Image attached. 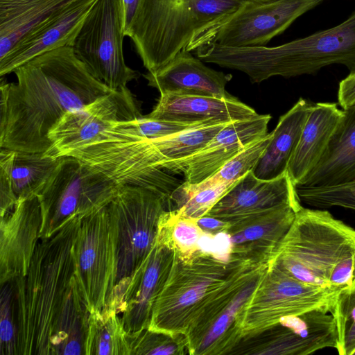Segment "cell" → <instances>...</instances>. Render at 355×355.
<instances>
[{
    "instance_id": "1f68e13d",
    "label": "cell",
    "mask_w": 355,
    "mask_h": 355,
    "mask_svg": "<svg viewBox=\"0 0 355 355\" xmlns=\"http://www.w3.org/2000/svg\"><path fill=\"white\" fill-rule=\"evenodd\" d=\"M234 183H218L191 193H186L176 188L171 198L178 203L180 213L182 216L200 217L206 214Z\"/></svg>"
},
{
    "instance_id": "8d00e7d4",
    "label": "cell",
    "mask_w": 355,
    "mask_h": 355,
    "mask_svg": "<svg viewBox=\"0 0 355 355\" xmlns=\"http://www.w3.org/2000/svg\"><path fill=\"white\" fill-rule=\"evenodd\" d=\"M243 301V298L241 296H238L237 299L230 306L228 313L223 314L217 320L205 339V344H209L223 333L227 327L230 318L236 312Z\"/></svg>"
},
{
    "instance_id": "d6a6232c",
    "label": "cell",
    "mask_w": 355,
    "mask_h": 355,
    "mask_svg": "<svg viewBox=\"0 0 355 355\" xmlns=\"http://www.w3.org/2000/svg\"><path fill=\"white\" fill-rule=\"evenodd\" d=\"M245 1V0H190L196 31L234 12Z\"/></svg>"
},
{
    "instance_id": "d4e9b609",
    "label": "cell",
    "mask_w": 355,
    "mask_h": 355,
    "mask_svg": "<svg viewBox=\"0 0 355 355\" xmlns=\"http://www.w3.org/2000/svg\"><path fill=\"white\" fill-rule=\"evenodd\" d=\"M89 315L74 277L56 322L52 340L53 355L85 354Z\"/></svg>"
},
{
    "instance_id": "60d3db41",
    "label": "cell",
    "mask_w": 355,
    "mask_h": 355,
    "mask_svg": "<svg viewBox=\"0 0 355 355\" xmlns=\"http://www.w3.org/2000/svg\"><path fill=\"white\" fill-rule=\"evenodd\" d=\"M198 225H201L202 227L207 228V229H210V230L219 228L220 227L222 226V225H223V222L216 219L214 217L200 218L198 220Z\"/></svg>"
},
{
    "instance_id": "603a6c76",
    "label": "cell",
    "mask_w": 355,
    "mask_h": 355,
    "mask_svg": "<svg viewBox=\"0 0 355 355\" xmlns=\"http://www.w3.org/2000/svg\"><path fill=\"white\" fill-rule=\"evenodd\" d=\"M314 104L300 98L280 116L272 137L252 170L262 180H273L287 172L291 158L299 143L304 124Z\"/></svg>"
},
{
    "instance_id": "2e32d148",
    "label": "cell",
    "mask_w": 355,
    "mask_h": 355,
    "mask_svg": "<svg viewBox=\"0 0 355 355\" xmlns=\"http://www.w3.org/2000/svg\"><path fill=\"white\" fill-rule=\"evenodd\" d=\"M288 171L273 180L257 178L252 171L239 179L207 213L213 217L250 216L283 207L302 205Z\"/></svg>"
},
{
    "instance_id": "f35d334b",
    "label": "cell",
    "mask_w": 355,
    "mask_h": 355,
    "mask_svg": "<svg viewBox=\"0 0 355 355\" xmlns=\"http://www.w3.org/2000/svg\"><path fill=\"white\" fill-rule=\"evenodd\" d=\"M205 291V286L198 285L189 289L179 299V304L187 306L199 300Z\"/></svg>"
},
{
    "instance_id": "4dcf8cb0",
    "label": "cell",
    "mask_w": 355,
    "mask_h": 355,
    "mask_svg": "<svg viewBox=\"0 0 355 355\" xmlns=\"http://www.w3.org/2000/svg\"><path fill=\"white\" fill-rule=\"evenodd\" d=\"M0 354L17 355L18 316L15 282L1 286Z\"/></svg>"
},
{
    "instance_id": "d590c367",
    "label": "cell",
    "mask_w": 355,
    "mask_h": 355,
    "mask_svg": "<svg viewBox=\"0 0 355 355\" xmlns=\"http://www.w3.org/2000/svg\"><path fill=\"white\" fill-rule=\"evenodd\" d=\"M338 103L343 110L355 105V73H349L339 83Z\"/></svg>"
},
{
    "instance_id": "4fadbf2b",
    "label": "cell",
    "mask_w": 355,
    "mask_h": 355,
    "mask_svg": "<svg viewBox=\"0 0 355 355\" xmlns=\"http://www.w3.org/2000/svg\"><path fill=\"white\" fill-rule=\"evenodd\" d=\"M270 114L228 123L203 148L181 159L167 161L160 169L182 173L184 181L200 183L218 171L248 145L268 134Z\"/></svg>"
},
{
    "instance_id": "74e56055",
    "label": "cell",
    "mask_w": 355,
    "mask_h": 355,
    "mask_svg": "<svg viewBox=\"0 0 355 355\" xmlns=\"http://www.w3.org/2000/svg\"><path fill=\"white\" fill-rule=\"evenodd\" d=\"M231 238L225 233H218L213 237L212 253L220 258L226 257L232 244Z\"/></svg>"
},
{
    "instance_id": "7bdbcfd3",
    "label": "cell",
    "mask_w": 355,
    "mask_h": 355,
    "mask_svg": "<svg viewBox=\"0 0 355 355\" xmlns=\"http://www.w3.org/2000/svg\"><path fill=\"white\" fill-rule=\"evenodd\" d=\"M197 244L202 251L206 252H212L213 237H211L209 235L200 236Z\"/></svg>"
},
{
    "instance_id": "ab89813d",
    "label": "cell",
    "mask_w": 355,
    "mask_h": 355,
    "mask_svg": "<svg viewBox=\"0 0 355 355\" xmlns=\"http://www.w3.org/2000/svg\"><path fill=\"white\" fill-rule=\"evenodd\" d=\"M140 0H121L123 17L124 33L128 31Z\"/></svg>"
},
{
    "instance_id": "ee69618b",
    "label": "cell",
    "mask_w": 355,
    "mask_h": 355,
    "mask_svg": "<svg viewBox=\"0 0 355 355\" xmlns=\"http://www.w3.org/2000/svg\"><path fill=\"white\" fill-rule=\"evenodd\" d=\"M233 243H241L246 241L243 233H239L231 238Z\"/></svg>"
},
{
    "instance_id": "30bf717a",
    "label": "cell",
    "mask_w": 355,
    "mask_h": 355,
    "mask_svg": "<svg viewBox=\"0 0 355 355\" xmlns=\"http://www.w3.org/2000/svg\"><path fill=\"white\" fill-rule=\"evenodd\" d=\"M195 31L190 0H140L125 36L154 73L186 49Z\"/></svg>"
},
{
    "instance_id": "d6986e66",
    "label": "cell",
    "mask_w": 355,
    "mask_h": 355,
    "mask_svg": "<svg viewBox=\"0 0 355 355\" xmlns=\"http://www.w3.org/2000/svg\"><path fill=\"white\" fill-rule=\"evenodd\" d=\"M277 322L275 348L278 354L307 355L337 347L336 322L327 309L286 315Z\"/></svg>"
},
{
    "instance_id": "5b68a950",
    "label": "cell",
    "mask_w": 355,
    "mask_h": 355,
    "mask_svg": "<svg viewBox=\"0 0 355 355\" xmlns=\"http://www.w3.org/2000/svg\"><path fill=\"white\" fill-rule=\"evenodd\" d=\"M208 63L245 73L252 83L272 76L315 75L338 64L355 73V10L340 24L308 36L274 46L231 47L211 44Z\"/></svg>"
},
{
    "instance_id": "277c9868",
    "label": "cell",
    "mask_w": 355,
    "mask_h": 355,
    "mask_svg": "<svg viewBox=\"0 0 355 355\" xmlns=\"http://www.w3.org/2000/svg\"><path fill=\"white\" fill-rule=\"evenodd\" d=\"M277 255L276 268L304 284L341 291L355 282V229L325 209L301 206Z\"/></svg>"
},
{
    "instance_id": "ffe728a7",
    "label": "cell",
    "mask_w": 355,
    "mask_h": 355,
    "mask_svg": "<svg viewBox=\"0 0 355 355\" xmlns=\"http://www.w3.org/2000/svg\"><path fill=\"white\" fill-rule=\"evenodd\" d=\"M343 111L320 162L297 186L327 187L355 181V105Z\"/></svg>"
},
{
    "instance_id": "44dd1931",
    "label": "cell",
    "mask_w": 355,
    "mask_h": 355,
    "mask_svg": "<svg viewBox=\"0 0 355 355\" xmlns=\"http://www.w3.org/2000/svg\"><path fill=\"white\" fill-rule=\"evenodd\" d=\"M163 256L155 241L150 252L130 276L120 306L128 333L148 327L162 277Z\"/></svg>"
},
{
    "instance_id": "ba28073f",
    "label": "cell",
    "mask_w": 355,
    "mask_h": 355,
    "mask_svg": "<svg viewBox=\"0 0 355 355\" xmlns=\"http://www.w3.org/2000/svg\"><path fill=\"white\" fill-rule=\"evenodd\" d=\"M324 1H245L234 12L196 31L186 49L192 52L209 43L231 47L266 46L298 17Z\"/></svg>"
},
{
    "instance_id": "836d02e7",
    "label": "cell",
    "mask_w": 355,
    "mask_h": 355,
    "mask_svg": "<svg viewBox=\"0 0 355 355\" xmlns=\"http://www.w3.org/2000/svg\"><path fill=\"white\" fill-rule=\"evenodd\" d=\"M14 150L1 148L0 150V216L10 212L17 202L11 185L10 169Z\"/></svg>"
},
{
    "instance_id": "e575fe53",
    "label": "cell",
    "mask_w": 355,
    "mask_h": 355,
    "mask_svg": "<svg viewBox=\"0 0 355 355\" xmlns=\"http://www.w3.org/2000/svg\"><path fill=\"white\" fill-rule=\"evenodd\" d=\"M175 227L173 236L176 243L182 248H192L200 238L199 230L189 220L179 221Z\"/></svg>"
},
{
    "instance_id": "b9f144b4",
    "label": "cell",
    "mask_w": 355,
    "mask_h": 355,
    "mask_svg": "<svg viewBox=\"0 0 355 355\" xmlns=\"http://www.w3.org/2000/svg\"><path fill=\"white\" fill-rule=\"evenodd\" d=\"M264 233V229L259 225L247 228L243 234L246 240H255L261 238Z\"/></svg>"
},
{
    "instance_id": "83f0119b",
    "label": "cell",
    "mask_w": 355,
    "mask_h": 355,
    "mask_svg": "<svg viewBox=\"0 0 355 355\" xmlns=\"http://www.w3.org/2000/svg\"><path fill=\"white\" fill-rule=\"evenodd\" d=\"M272 137V131L248 145L206 180L194 184L184 181L178 189L191 193L218 183L235 182L253 169Z\"/></svg>"
},
{
    "instance_id": "8992f818",
    "label": "cell",
    "mask_w": 355,
    "mask_h": 355,
    "mask_svg": "<svg viewBox=\"0 0 355 355\" xmlns=\"http://www.w3.org/2000/svg\"><path fill=\"white\" fill-rule=\"evenodd\" d=\"M164 203L163 198L148 189L121 184L107 205L117 262L114 296H123L130 276L152 249Z\"/></svg>"
},
{
    "instance_id": "9a60e30c",
    "label": "cell",
    "mask_w": 355,
    "mask_h": 355,
    "mask_svg": "<svg viewBox=\"0 0 355 355\" xmlns=\"http://www.w3.org/2000/svg\"><path fill=\"white\" fill-rule=\"evenodd\" d=\"M42 225L37 196L19 198L1 217L0 285L26 275L40 241Z\"/></svg>"
},
{
    "instance_id": "3957f363",
    "label": "cell",
    "mask_w": 355,
    "mask_h": 355,
    "mask_svg": "<svg viewBox=\"0 0 355 355\" xmlns=\"http://www.w3.org/2000/svg\"><path fill=\"white\" fill-rule=\"evenodd\" d=\"M81 216L40 239L26 275L15 279L17 355H53L57 320L74 279L73 245Z\"/></svg>"
},
{
    "instance_id": "4316f807",
    "label": "cell",
    "mask_w": 355,
    "mask_h": 355,
    "mask_svg": "<svg viewBox=\"0 0 355 355\" xmlns=\"http://www.w3.org/2000/svg\"><path fill=\"white\" fill-rule=\"evenodd\" d=\"M60 157L43 153L15 151L10 176L18 199L37 196L59 162Z\"/></svg>"
},
{
    "instance_id": "5bb4252c",
    "label": "cell",
    "mask_w": 355,
    "mask_h": 355,
    "mask_svg": "<svg viewBox=\"0 0 355 355\" xmlns=\"http://www.w3.org/2000/svg\"><path fill=\"white\" fill-rule=\"evenodd\" d=\"M95 0H69L26 34L3 58L0 76L46 52L71 46Z\"/></svg>"
},
{
    "instance_id": "9c48e42d",
    "label": "cell",
    "mask_w": 355,
    "mask_h": 355,
    "mask_svg": "<svg viewBox=\"0 0 355 355\" xmlns=\"http://www.w3.org/2000/svg\"><path fill=\"white\" fill-rule=\"evenodd\" d=\"M124 37L121 0H95L71 46L92 75L111 90L127 87L139 76L125 62Z\"/></svg>"
},
{
    "instance_id": "f6af8a7d",
    "label": "cell",
    "mask_w": 355,
    "mask_h": 355,
    "mask_svg": "<svg viewBox=\"0 0 355 355\" xmlns=\"http://www.w3.org/2000/svg\"><path fill=\"white\" fill-rule=\"evenodd\" d=\"M245 1H252V2H266V1H270V0H245Z\"/></svg>"
},
{
    "instance_id": "cb8c5ba5",
    "label": "cell",
    "mask_w": 355,
    "mask_h": 355,
    "mask_svg": "<svg viewBox=\"0 0 355 355\" xmlns=\"http://www.w3.org/2000/svg\"><path fill=\"white\" fill-rule=\"evenodd\" d=\"M69 0H0V59L30 31Z\"/></svg>"
},
{
    "instance_id": "f1b7e54d",
    "label": "cell",
    "mask_w": 355,
    "mask_h": 355,
    "mask_svg": "<svg viewBox=\"0 0 355 355\" xmlns=\"http://www.w3.org/2000/svg\"><path fill=\"white\" fill-rule=\"evenodd\" d=\"M337 330L340 355H355V282L340 292L331 313Z\"/></svg>"
},
{
    "instance_id": "ac0fdd59",
    "label": "cell",
    "mask_w": 355,
    "mask_h": 355,
    "mask_svg": "<svg viewBox=\"0 0 355 355\" xmlns=\"http://www.w3.org/2000/svg\"><path fill=\"white\" fill-rule=\"evenodd\" d=\"M259 115L238 99L161 93L157 105L146 116L178 122L232 123Z\"/></svg>"
},
{
    "instance_id": "52a82bcc",
    "label": "cell",
    "mask_w": 355,
    "mask_h": 355,
    "mask_svg": "<svg viewBox=\"0 0 355 355\" xmlns=\"http://www.w3.org/2000/svg\"><path fill=\"white\" fill-rule=\"evenodd\" d=\"M59 157L37 196L42 215L40 239L51 236L75 216L108 205L121 185L72 156Z\"/></svg>"
},
{
    "instance_id": "484cf974",
    "label": "cell",
    "mask_w": 355,
    "mask_h": 355,
    "mask_svg": "<svg viewBox=\"0 0 355 355\" xmlns=\"http://www.w3.org/2000/svg\"><path fill=\"white\" fill-rule=\"evenodd\" d=\"M85 355H130L121 316L106 305L89 313Z\"/></svg>"
},
{
    "instance_id": "8fae6325",
    "label": "cell",
    "mask_w": 355,
    "mask_h": 355,
    "mask_svg": "<svg viewBox=\"0 0 355 355\" xmlns=\"http://www.w3.org/2000/svg\"><path fill=\"white\" fill-rule=\"evenodd\" d=\"M74 277L88 311L104 308L116 282L117 262L107 205L81 218L73 245Z\"/></svg>"
},
{
    "instance_id": "e0dca14e",
    "label": "cell",
    "mask_w": 355,
    "mask_h": 355,
    "mask_svg": "<svg viewBox=\"0 0 355 355\" xmlns=\"http://www.w3.org/2000/svg\"><path fill=\"white\" fill-rule=\"evenodd\" d=\"M144 77L147 80L148 85L157 89L160 94L237 99L225 89L227 83L232 78L231 74L208 67L186 49L158 71H148Z\"/></svg>"
},
{
    "instance_id": "7c38bea8",
    "label": "cell",
    "mask_w": 355,
    "mask_h": 355,
    "mask_svg": "<svg viewBox=\"0 0 355 355\" xmlns=\"http://www.w3.org/2000/svg\"><path fill=\"white\" fill-rule=\"evenodd\" d=\"M141 116L128 87L112 90L89 104L67 112L50 131L52 147L45 155L62 157L94 139L112 122Z\"/></svg>"
},
{
    "instance_id": "6da1fadb",
    "label": "cell",
    "mask_w": 355,
    "mask_h": 355,
    "mask_svg": "<svg viewBox=\"0 0 355 355\" xmlns=\"http://www.w3.org/2000/svg\"><path fill=\"white\" fill-rule=\"evenodd\" d=\"M16 83L1 81L0 148L46 153L49 135L68 112L110 92L70 46L46 52L16 68Z\"/></svg>"
},
{
    "instance_id": "f546056e",
    "label": "cell",
    "mask_w": 355,
    "mask_h": 355,
    "mask_svg": "<svg viewBox=\"0 0 355 355\" xmlns=\"http://www.w3.org/2000/svg\"><path fill=\"white\" fill-rule=\"evenodd\" d=\"M301 202L318 209L339 207L355 211V181L327 187L296 186Z\"/></svg>"
},
{
    "instance_id": "7a4b0ae2",
    "label": "cell",
    "mask_w": 355,
    "mask_h": 355,
    "mask_svg": "<svg viewBox=\"0 0 355 355\" xmlns=\"http://www.w3.org/2000/svg\"><path fill=\"white\" fill-rule=\"evenodd\" d=\"M228 123L151 139L133 134L113 121L94 139L65 156L79 159L119 184L148 189L165 201L183 182L160 169V165L200 150Z\"/></svg>"
},
{
    "instance_id": "7402d4cb",
    "label": "cell",
    "mask_w": 355,
    "mask_h": 355,
    "mask_svg": "<svg viewBox=\"0 0 355 355\" xmlns=\"http://www.w3.org/2000/svg\"><path fill=\"white\" fill-rule=\"evenodd\" d=\"M343 112L335 103L314 104L288 166V173L295 187L320 162Z\"/></svg>"
}]
</instances>
